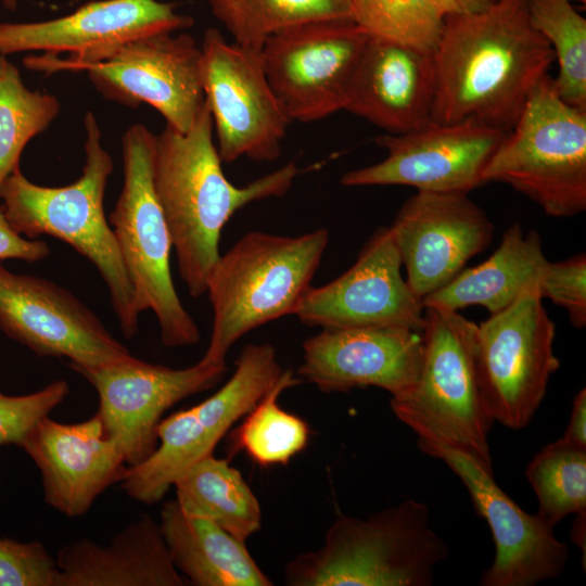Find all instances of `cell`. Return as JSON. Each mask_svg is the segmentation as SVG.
<instances>
[{"instance_id":"cell-1","label":"cell","mask_w":586,"mask_h":586,"mask_svg":"<svg viewBox=\"0 0 586 586\" xmlns=\"http://www.w3.org/2000/svg\"><path fill=\"white\" fill-rule=\"evenodd\" d=\"M528 0H497L472 15L446 16L432 53V122L473 120L509 131L555 61L532 26Z\"/></svg>"},{"instance_id":"cell-2","label":"cell","mask_w":586,"mask_h":586,"mask_svg":"<svg viewBox=\"0 0 586 586\" xmlns=\"http://www.w3.org/2000/svg\"><path fill=\"white\" fill-rule=\"evenodd\" d=\"M213 131L205 101L189 131L166 126L154 136L153 187L180 277L192 297L206 293L220 256L221 231L235 212L256 201L283 196L301 173L290 162L246 186H234L224 174Z\"/></svg>"},{"instance_id":"cell-3","label":"cell","mask_w":586,"mask_h":586,"mask_svg":"<svg viewBox=\"0 0 586 586\" xmlns=\"http://www.w3.org/2000/svg\"><path fill=\"white\" fill-rule=\"evenodd\" d=\"M84 126L86 158L79 178L67 186L46 187L34 183L17 168L0 187L1 209L21 235L56 238L97 268L120 330L130 340L138 332L140 314L103 205L113 160L102 145L101 129L92 112L85 115Z\"/></svg>"},{"instance_id":"cell-4","label":"cell","mask_w":586,"mask_h":586,"mask_svg":"<svg viewBox=\"0 0 586 586\" xmlns=\"http://www.w3.org/2000/svg\"><path fill=\"white\" fill-rule=\"evenodd\" d=\"M328 244L324 228L296 237L251 231L220 255L206 285L213 323L200 361L226 365L228 352L246 333L294 315Z\"/></svg>"},{"instance_id":"cell-5","label":"cell","mask_w":586,"mask_h":586,"mask_svg":"<svg viewBox=\"0 0 586 586\" xmlns=\"http://www.w3.org/2000/svg\"><path fill=\"white\" fill-rule=\"evenodd\" d=\"M448 546L433 530L426 504L405 499L366 519L340 514L320 548L284 569L291 586H429Z\"/></svg>"},{"instance_id":"cell-6","label":"cell","mask_w":586,"mask_h":586,"mask_svg":"<svg viewBox=\"0 0 586 586\" xmlns=\"http://www.w3.org/2000/svg\"><path fill=\"white\" fill-rule=\"evenodd\" d=\"M420 373L406 394L391 397L394 416L420 438L443 443L494 473L489 431L475 368L476 323L460 311L425 306Z\"/></svg>"},{"instance_id":"cell-7","label":"cell","mask_w":586,"mask_h":586,"mask_svg":"<svg viewBox=\"0 0 586 586\" xmlns=\"http://www.w3.org/2000/svg\"><path fill=\"white\" fill-rule=\"evenodd\" d=\"M536 203L547 216L586 209V111L565 103L546 75L483 170Z\"/></svg>"},{"instance_id":"cell-8","label":"cell","mask_w":586,"mask_h":586,"mask_svg":"<svg viewBox=\"0 0 586 586\" xmlns=\"http://www.w3.org/2000/svg\"><path fill=\"white\" fill-rule=\"evenodd\" d=\"M154 133L142 124L123 136V188L109 217L139 314L151 310L164 346L200 342V329L183 307L170 271L169 230L152 178Z\"/></svg>"},{"instance_id":"cell-9","label":"cell","mask_w":586,"mask_h":586,"mask_svg":"<svg viewBox=\"0 0 586 586\" xmlns=\"http://www.w3.org/2000/svg\"><path fill=\"white\" fill-rule=\"evenodd\" d=\"M276 348L270 343L245 345L231 378L212 396L162 419L154 451L128 467L120 486L143 505L158 502L195 462L214 454L232 425L250 412L282 379Z\"/></svg>"},{"instance_id":"cell-10","label":"cell","mask_w":586,"mask_h":586,"mask_svg":"<svg viewBox=\"0 0 586 586\" xmlns=\"http://www.w3.org/2000/svg\"><path fill=\"white\" fill-rule=\"evenodd\" d=\"M533 289L476 324L475 368L486 410L511 430L528 425L560 367L556 326Z\"/></svg>"},{"instance_id":"cell-11","label":"cell","mask_w":586,"mask_h":586,"mask_svg":"<svg viewBox=\"0 0 586 586\" xmlns=\"http://www.w3.org/2000/svg\"><path fill=\"white\" fill-rule=\"evenodd\" d=\"M161 0H97L74 12L39 22L0 23V54L41 51L24 66L52 74L98 61L135 39L190 28L191 16Z\"/></svg>"},{"instance_id":"cell-12","label":"cell","mask_w":586,"mask_h":586,"mask_svg":"<svg viewBox=\"0 0 586 586\" xmlns=\"http://www.w3.org/2000/svg\"><path fill=\"white\" fill-rule=\"evenodd\" d=\"M202 82L222 163L272 162L291 119L265 73L260 49L228 42L216 28L201 46Z\"/></svg>"},{"instance_id":"cell-13","label":"cell","mask_w":586,"mask_h":586,"mask_svg":"<svg viewBox=\"0 0 586 586\" xmlns=\"http://www.w3.org/2000/svg\"><path fill=\"white\" fill-rule=\"evenodd\" d=\"M68 71H85L107 101L132 109L151 105L179 132L192 128L205 103L202 50L188 33L141 37Z\"/></svg>"},{"instance_id":"cell-14","label":"cell","mask_w":586,"mask_h":586,"mask_svg":"<svg viewBox=\"0 0 586 586\" xmlns=\"http://www.w3.org/2000/svg\"><path fill=\"white\" fill-rule=\"evenodd\" d=\"M368 35L352 20H322L270 37L262 47L268 81L289 118L321 120L344 110Z\"/></svg>"},{"instance_id":"cell-15","label":"cell","mask_w":586,"mask_h":586,"mask_svg":"<svg viewBox=\"0 0 586 586\" xmlns=\"http://www.w3.org/2000/svg\"><path fill=\"white\" fill-rule=\"evenodd\" d=\"M69 367L94 387L97 413L128 467L139 464L154 451L158 424L170 407L215 386L227 372L226 365L199 360L175 369L135 356L109 365Z\"/></svg>"},{"instance_id":"cell-16","label":"cell","mask_w":586,"mask_h":586,"mask_svg":"<svg viewBox=\"0 0 586 586\" xmlns=\"http://www.w3.org/2000/svg\"><path fill=\"white\" fill-rule=\"evenodd\" d=\"M419 449L444 462L462 482L476 513L491 530L495 556L482 586H533L560 575L569 548L553 526L518 506L495 482L494 473L462 451L418 437Z\"/></svg>"},{"instance_id":"cell-17","label":"cell","mask_w":586,"mask_h":586,"mask_svg":"<svg viewBox=\"0 0 586 586\" xmlns=\"http://www.w3.org/2000/svg\"><path fill=\"white\" fill-rule=\"evenodd\" d=\"M0 330L41 357L102 366L133 357L80 300L41 277L0 262Z\"/></svg>"},{"instance_id":"cell-18","label":"cell","mask_w":586,"mask_h":586,"mask_svg":"<svg viewBox=\"0 0 586 586\" xmlns=\"http://www.w3.org/2000/svg\"><path fill=\"white\" fill-rule=\"evenodd\" d=\"M508 131L463 120L431 122L404 133H386L375 143L386 156L345 173L344 187L408 186L417 191L466 192L485 184L483 170Z\"/></svg>"},{"instance_id":"cell-19","label":"cell","mask_w":586,"mask_h":586,"mask_svg":"<svg viewBox=\"0 0 586 586\" xmlns=\"http://www.w3.org/2000/svg\"><path fill=\"white\" fill-rule=\"evenodd\" d=\"M402 267L390 228L380 227L345 272L321 286L309 288L294 315L303 324L320 329L421 332L424 307L403 277Z\"/></svg>"},{"instance_id":"cell-20","label":"cell","mask_w":586,"mask_h":586,"mask_svg":"<svg viewBox=\"0 0 586 586\" xmlns=\"http://www.w3.org/2000/svg\"><path fill=\"white\" fill-rule=\"evenodd\" d=\"M388 228L406 282L421 302L482 253L495 231L486 213L466 192L417 191Z\"/></svg>"},{"instance_id":"cell-21","label":"cell","mask_w":586,"mask_h":586,"mask_svg":"<svg viewBox=\"0 0 586 586\" xmlns=\"http://www.w3.org/2000/svg\"><path fill=\"white\" fill-rule=\"evenodd\" d=\"M297 373L323 393L378 387L396 397L416 384L421 332L397 328H328L302 345Z\"/></svg>"},{"instance_id":"cell-22","label":"cell","mask_w":586,"mask_h":586,"mask_svg":"<svg viewBox=\"0 0 586 586\" xmlns=\"http://www.w3.org/2000/svg\"><path fill=\"white\" fill-rule=\"evenodd\" d=\"M40 471L47 505L74 518L85 514L128 466L98 413L77 423L40 419L18 446Z\"/></svg>"},{"instance_id":"cell-23","label":"cell","mask_w":586,"mask_h":586,"mask_svg":"<svg viewBox=\"0 0 586 586\" xmlns=\"http://www.w3.org/2000/svg\"><path fill=\"white\" fill-rule=\"evenodd\" d=\"M433 100L432 53L368 36L348 82L345 111L397 135L430 124Z\"/></svg>"},{"instance_id":"cell-24","label":"cell","mask_w":586,"mask_h":586,"mask_svg":"<svg viewBox=\"0 0 586 586\" xmlns=\"http://www.w3.org/2000/svg\"><path fill=\"white\" fill-rule=\"evenodd\" d=\"M58 586H183L160 524L142 514L106 545L81 538L58 551Z\"/></svg>"},{"instance_id":"cell-25","label":"cell","mask_w":586,"mask_h":586,"mask_svg":"<svg viewBox=\"0 0 586 586\" xmlns=\"http://www.w3.org/2000/svg\"><path fill=\"white\" fill-rule=\"evenodd\" d=\"M160 528L178 572L194 586H271L245 542L177 499L161 509Z\"/></svg>"},{"instance_id":"cell-26","label":"cell","mask_w":586,"mask_h":586,"mask_svg":"<svg viewBox=\"0 0 586 586\" xmlns=\"http://www.w3.org/2000/svg\"><path fill=\"white\" fill-rule=\"evenodd\" d=\"M548 264L538 232H524L519 224H513L486 260L463 268L446 285L425 296L422 305L455 311L482 306L493 315L525 292L539 290Z\"/></svg>"},{"instance_id":"cell-27","label":"cell","mask_w":586,"mask_h":586,"mask_svg":"<svg viewBox=\"0 0 586 586\" xmlns=\"http://www.w3.org/2000/svg\"><path fill=\"white\" fill-rule=\"evenodd\" d=\"M176 499L187 510L206 517L244 540L259 531L262 509L255 494L226 459L214 454L190 467L174 484Z\"/></svg>"},{"instance_id":"cell-28","label":"cell","mask_w":586,"mask_h":586,"mask_svg":"<svg viewBox=\"0 0 586 586\" xmlns=\"http://www.w3.org/2000/svg\"><path fill=\"white\" fill-rule=\"evenodd\" d=\"M233 42L262 49L272 36L322 20L351 18V0H204Z\"/></svg>"},{"instance_id":"cell-29","label":"cell","mask_w":586,"mask_h":586,"mask_svg":"<svg viewBox=\"0 0 586 586\" xmlns=\"http://www.w3.org/2000/svg\"><path fill=\"white\" fill-rule=\"evenodd\" d=\"M301 381L286 370L280 382L243 417L231 433V449L242 450L260 467L286 464L302 453L310 429L301 417L281 408V393Z\"/></svg>"},{"instance_id":"cell-30","label":"cell","mask_w":586,"mask_h":586,"mask_svg":"<svg viewBox=\"0 0 586 586\" xmlns=\"http://www.w3.org/2000/svg\"><path fill=\"white\" fill-rule=\"evenodd\" d=\"M60 111L56 97L28 89L18 68L0 54V187L20 168L27 143L42 133Z\"/></svg>"},{"instance_id":"cell-31","label":"cell","mask_w":586,"mask_h":586,"mask_svg":"<svg viewBox=\"0 0 586 586\" xmlns=\"http://www.w3.org/2000/svg\"><path fill=\"white\" fill-rule=\"evenodd\" d=\"M532 26L549 42L559 65L558 95L586 111V18L571 0H528Z\"/></svg>"},{"instance_id":"cell-32","label":"cell","mask_w":586,"mask_h":586,"mask_svg":"<svg viewBox=\"0 0 586 586\" xmlns=\"http://www.w3.org/2000/svg\"><path fill=\"white\" fill-rule=\"evenodd\" d=\"M525 476L537 498L536 513L549 525L586 511V449L560 437L532 458Z\"/></svg>"},{"instance_id":"cell-33","label":"cell","mask_w":586,"mask_h":586,"mask_svg":"<svg viewBox=\"0 0 586 586\" xmlns=\"http://www.w3.org/2000/svg\"><path fill=\"white\" fill-rule=\"evenodd\" d=\"M351 18L369 37L433 53L445 15L435 0H351Z\"/></svg>"},{"instance_id":"cell-34","label":"cell","mask_w":586,"mask_h":586,"mask_svg":"<svg viewBox=\"0 0 586 586\" xmlns=\"http://www.w3.org/2000/svg\"><path fill=\"white\" fill-rule=\"evenodd\" d=\"M68 393L69 385L65 380H55L25 395L0 393V445L20 446L33 426L49 416Z\"/></svg>"},{"instance_id":"cell-35","label":"cell","mask_w":586,"mask_h":586,"mask_svg":"<svg viewBox=\"0 0 586 586\" xmlns=\"http://www.w3.org/2000/svg\"><path fill=\"white\" fill-rule=\"evenodd\" d=\"M59 568L42 543L0 537V586H58Z\"/></svg>"},{"instance_id":"cell-36","label":"cell","mask_w":586,"mask_h":586,"mask_svg":"<svg viewBox=\"0 0 586 586\" xmlns=\"http://www.w3.org/2000/svg\"><path fill=\"white\" fill-rule=\"evenodd\" d=\"M542 298L564 308L571 324L586 327V255L579 253L559 262H549L539 285Z\"/></svg>"},{"instance_id":"cell-37","label":"cell","mask_w":586,"mask_h":586,"mask_svg":"<svg viewBox=\"0 0 586 586\" xmlns=\"http://www.w3.org/2000/svg\"><path fill=\"white\" fill-rule=\"evenodd\" d=\"M50 255L49 245L36 239H26L17 233L8 222L0 207V262L20 259L36 263Z\"/></svg>"},{"instance_id":"cell-38","label":"cell","mask_w":586,"mask_h":586,"mask_svg":"<svg viewBox=\"0 0 586 586\" xmlns=\"http://www.w3.org/2000/svg\"><path fill=\"white\" fill-rule=\"evenodd\" d=\"M569 444L586 449V388H581L573 398L568 426L561 437Z\"/></svg>"},{"instance_id":"cell-39","label":"cell","mask_w":586,"mask_h":586,"mask_svg":"<svg viewBox=\"0 0 586 586\" xmlns=\"http://www.w3.org/2000/svg\"><path fill=\"white\" fill-rule=\"evenodd\" d=\"M497 0H435L442 13L446 16H466L480 13Z\"/></svg>"},{"instance_id":"cell-40","label":"cell","mask_w":586,"mask_h":586,"mask_svg":"<svg viewBox=\"0 0 586 586\" xmlns=\"http://www.w3.org/2000/svg\"><path fill=\"white\" fill-rule=\"evenodd\" d=\"M574 522L571 527V539L575 545L583 550V557L585 558L586 547V511L574 514Z\"/></svg>"},{"instance_id":"cell-41","label":"cell","mask_w":586,"mask_h":586,"mask_svg":"<svg viewBox=\"0 0 586 586\" xmlns=\"http://www.w3.org/2000/svg\"><path fill=\"white\" fill-rule=\"evenodd\" d=\"M2 5L9 11L17 9L18 0H1Z\"/></svg>"},{"instance_id":"cell-42","label":"cell","mask_w":586,"mask_h":586,"mask_svg":"<svg viewBox=\"0 0 586 586\" xmlns=\"http://www.w3.org/2000/svg\"><path fill=\"white\" fill-rule=\"evenodd\" d=\"M572 2H578V3H582V4H585L586 3V0H571Z\"/></svg>"}]
</instances>
